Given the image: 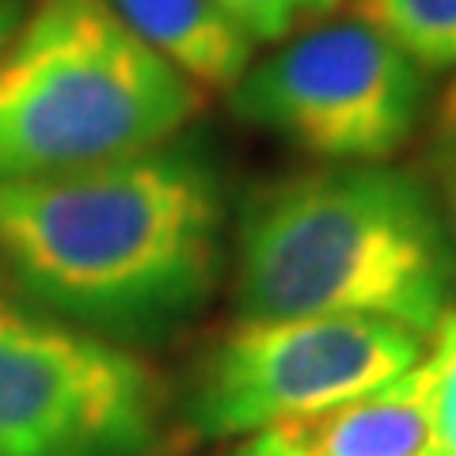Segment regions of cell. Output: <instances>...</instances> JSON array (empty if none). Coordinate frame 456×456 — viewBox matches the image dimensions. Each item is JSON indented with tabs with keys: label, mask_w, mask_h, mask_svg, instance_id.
Returning <instances> with one entry per match:
<instances>
[{
	"label": "cell",
	"mask_w": 456,
	"mask_h": 456,
	"mask_svg": "<svg viewBox=\"0 0 456 456\" xmlns=\"http://www.w3.org/2000/svg\"><path fill=\"white\" fill-rule=\"evenodd\" d=\"M0 266L31 301L99 338H160L217 285V175L175 137L118 160L0 179Z\"/></svg>",
	"instance_id": "6da1fadb"
},
{
	"label": "cell",
	"mask_w": 456,
	"mask_h": 456,
	"mask_svg": "<svg viewBox=\"0 0 456 456\" xmlns=\"http://www.w3.org/2000/svg\"><path fill=\"white\" fill-rule=\"evenodd\" d=\"M232 293L240 320L373 316L430 338L456 308V248L415 171L327 164L244 206Z\"/></svg>",
	"instance_id": "7a4b0ae2"
},
{
	"label": "cell",
	"mask_w": 456,
	"mask_h": 456,
	"mask_svg": "<svg viewBox=\"0 0 456 456\" xmlns=\"http://www.w3.org/2000/svg\"><path fill=\"white\" fill-rule=\"evenodd\" d=\"M202 107L206 92L103 0H31L0 61V179L149 152Z\"/></svg>",
	"instance_id": "3957f363"
},
{
	"label": "cell",
	"mask_w": 456,
	"mask_h": 456,
	"mask_svg": "<svg viewBox=\"0 0 456 456\" xmlns=\"http://www.w3.org/2000/svg\"><path fill=\"white\" fill-rule=\"evenodd\" d=\"M426 77L373 23L331 16L255 57L228 95L248 126L327 164H384L419 130Z\"/></svg>",
	"instance_id": "277c9868"
},
{
	"label": "cell",
	"mask_w": 456,
	"mask_h": 456,
	"mask_svg": "<svg viewBox=\"0 0 456 456\" xmlns=\"http://www.w3.org/2000/svg\"><path fill=\"white\" fill-rule=\"evenodd\" d=\"M422 358V335L373 316L240 320L194 369L187 426L202 437H248L377 392Z\"/></svg>",
	"instance_id": "5b68a950"
},
{
	"label": "cell",
	"mask_w": 456,
	"mask_h": 456,
	"mask_svg": "<svg viewBox=\"0 0 456 456\" xmlns=\"http://www.w3.org/2000/svg\"><path fill=\"white\" fill-rule=\"evenodd\" d=\"M160 377L118 342L0 301V456H149Z\"/></svg>",
	"instance_id": "8992f818"
},
{
	"label": "cell",
	"mask_w": 456,
	"mask_h": 456,
	"mask_svg": "<svg viewBox=\"0 0 456 456\" xmlns=\"http://www.w3.org/2000/svg\"><path fill=\"white\" fill-rule=\"evenodd\" d=\"M430 411L434 377L422 358L369 395L248 434L228 456H422Z\"/></svg>",
	"instance_id": "52a82bcc"
},
{
	"label": "cell",
	"mask_w": 456,
	"mask_h": 456,
	"mask_svg": "<svg viewBox=\"0 0 456 456\" xmlns=\"http://www.w3.org/2000/svg\"><path fill=\"white\" fill-rule=\"evenodd\" d=\"M103 4L202 92L232 88L259 50L217 0H103Z\"/></svg>",
	"instance_id": "ba28073f"
},
{
	"label": "cell",
	"mask_w": 456,
	"mask_h": 456,
	"mask_svg": "<svg viewBox=\"0 0 456 456\" xmlns=\"http://www.w3.org/2000/svg\"><path fill=\"white\" fill-rule=\"evenodd\" d=\"M350 16L373 23L426 69H456V0H346Z\"/></svg>",
	"instance_id": "9c48e42d"
},
{
	"label": "cell",
	"mask_w": 456,
	"mask_h": 456,
	"mask_svg": "<svg viewBox=\"0 0 456 456\" xmlns=\"http://www.w3.org/2000/svg\"><path fill=\"white\" fill-rule=\"evenodd\" d=\"M217 4L255 46H278V42L338 16L346 0H217Z\"/></svg>",
	"instance_id": "30bf717a"
},
{
	"label": "cell",
	"mask_w": 456,
	"mask_h": 456,
	"mask_svg": "<svg viewBox=\"0 0 456 456\" xmlns=\"http://www.w3.org/2000/svg\"><path fill=\"white\" fill-rule=\"evenodd\" d=\"M430 338L434 346L426 350V362L434 377V411L422 456H456V308Z\"/></svg>",
	"instance_id": "8fae6325"
},
{
	"label": "cell",
	"mask_w": 456,
	"mask_h": 456,
	"mask_svg": "<svg viewBox=\"0 0 456 456\" xmlns=\"http://www.w3.org/2000/svg\"><path fill=\"white\" fill-rule=\"evenodd\" d=\"M430 191L456 248V80L441 92L430 118Z\"/></svg>",
	"instance_id": "7c38bea8"
},
{
	"label": "cell",
	"mask_w": 456,
	"mask_h": 456,
	"mask_svg": "<svg viewBox=\"0 0 456 456\" xmlns=\"http://www.w3.org/2000/svg\"><path fill=\"white\" fill-rule=\"evenodd\" d=\"M27 12H31V0H0V61H4L12 38L20 35Z\"/></svg>",
	"instance_id": "4fadbf2b"
}]
</instances>
